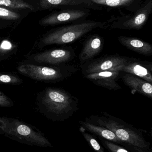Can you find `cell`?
Returning a JSON list of instances; mask_svg holds the SVG:
<instances>
[{"instance_id": "1", "label": "cell", "mask_w": 152, "mask_h": 152, "mask_svg": "<svg viewBox=\"0 0 152 152\" xmlns=\"http://www.w3.org/2000/svg\"><path fill=\"white\" fill-rule=\"evenodd\" d=\"M41 103L42 113L53 121H64L79 109L76 97L57 88H46L42 94Z\"/></svg>"}, {"instance_id": "2", "label": "cell", "mask_w": 152, "mask_h": 152, "mask_svg": "<svg viewBox=\"0 0 152 152\" xmlns=\"http://www.w3.org/2000/svg\"><path fill=\"white\" fill-rule=\"evenodd\" d=\"M101 114V115H91L86 118L85 121L109 129L122 142L129 146L149 149L150 143L145 140L142 130L107 112H102Z\"/></svg>"}, {"instance_id": "3", "label": "cell", "mask_w": 152, "mask_h": 152, "mask_svg": "<svg viewBox=\"0 0 152 152\" xmlns=\"http://www.w3.org/2000/svg\"><path fill=\"white\" fill-rule=\"evenodd\" d=\"M0 134L27 145L41 147L53 146L41 130L13 118L0 117Z\"/></svg>"}, {"instance_id": "4", "label": "cell", "mask_w": 152, "mask_h": 152, "mask_svg": "<svg viewBox=\"0 0 152 152\" xmlns=\"http://www.w3.org/2000/svg\"><path fill=\"white\" fill-rule=\"evenodd\" d=\"M106 22L89 20L53 29L41 40L42 46L65 45L73 42L97 28L104 29Z\"/></svg>"}, {"instance_id": "5", "label": "cell", "mask_w": 152, "mask_h": 152, "mask_svg": "<svg viewBox=\"0 0 152 152\" xmlns=\"http://www.w3.org/2000/svg\"><path fill=\"white\" fill-rule=\"evenodd\" d=\"M20 74L36 80L59 81L71 77L77 72L73 65H64L46 67L33 64H24L18 67Z\"/></svg>"}, {"instance_id": "6", "label": "cell", "mask_w": 152, "mask_h": 152, "mask_svg": "<svg viewBox=\"0 0 152 152\" xmlns=\"http://www.w3.org/2000/svg\"><path fill=\"white\" fill-rule=\"evenodd\" d=\"M152 12V0H145L132 13L121 14L116 17L112 16L105 21V28L140 30L146 24Z\"/></svg>"}, {"instance_id": "7", "label": "cell", "mask_w": 152, "mask_h": 152, "mask_svg": "<svg viewBox=\"0 0 152 152\" xmlns=\"http://www.w3.org/2000/svg\"><path fill=\"white\" fill-rule=\"evenodd\" d=\"M131 58L119 55H108L81 64L83 75L106 71H120V68Z\"/></svg>"}, {"instance_id": "8", "label": "cell", "mask_w": 152, "mask_h": 152, "mask_svg": "<svg viewBox=\"0 0 152 152\" xmlns=\"http://www.w3.org/2000/svg\"><path fill=\"white\" fill-rule=\"evenodd\" d=\"M90 15L87 9H61L53 12L42 18L39 24L43 26H55L84 20Z\"/></svg>"}, {"instance_id": "9", "label": "cell", "mask_w": 152, "mask_h": 152, "mask_svg": "<svg viewBox=\"0 0 152 152\" xmlns=\"http://www.w3.org/2000/svg\"><path fill=\"white\" fill-rule=\"evenodd\" d=\"M76 56L75 50L72 47L54 49L46 51L34 55L33 59L39 63L52 65H62L74 59Z\"/></svg>"}, {"instance_id": "10", "label": "cell", "mask_w": 152, "mask_h": 152, "mask_svg": "<svg viewBox=\"0 0 152 152\" xmlns=\"http://www.w3.org/2000/svg\"><path fill=\"white\" fill-rule=\"evenodd\" d=\"M43 10L60 9H87L100 10L103 7L94 4L89 0H38Z\"/></svg>"}, {"instance_id": "11", "label": "cell", "mask_w": 152, "mask_h": 152, "mask_svg": "<svg viewBox=\"0 0 152 152\" xmlns=\"http://www.w3.org/2000/svg\"><path fill=\"white\" fill-rule=\"evenodd\" d=\"M120 72L131 74L152 83L151 62L131 58L120 69Z\"/></svg>"}, {"instance_id": "12", "label": "cell", "mask_w": 152, "mask_h": 152, "mask_svg": "<svg viewBox=\"0 0 152 152\" xmlns=\"http://www.w3.org/2000/svg\"><path fill=\"white\" fill-rule=\"evenodd\" d=\"M121 72L118 71H103L83 76L97 86L116 91L121 88L117 82Z\"/></svg>"}, {"instance_id": "13", "label": "cell", "mask_w": 152, "mask_h": 152, "mask_svg": "<svg viewBox=\"0 0 152 152\" xmlns=\"http://www.w3.org/2000/svg\"><path fill=\"white\" fill-rule=\"evenodd\" d=\"M103 38L98 34L89 36L83 44V48L79 56L81 64L93 59L102 50L104 47Z\"/></svg>"}, {"instance_id": "14", "label": "cell", "mask_w": 152, "mask_h": 152, "mask_svg": "<svg viewBox=\"0 0 152 152\" xmlns=\"http://www.w3.org/2000/svg\"><path fill=\"white\" fill-rule=\"evenodd\" d=\"M121 78L124 84L131 89L132 94L138 93L152 99V85L150 82L128 73L123 75Z\"/></svg>"}, {"instance_id": "15", "label": "cell", "mask_w": 152, "mask_h": 152, "mask_svg": "<svg viewBox=\"0 0 152 152\" xmlns=\"http://www.w3.org/2000/svg\"><path fill=\"white\" fill-rule=\"evenodd\" d=\"M118 40L120 44L130 50L146 56L152 55L151 44L135 37L120 36Z\"/></svg>"}, {"instance_id": "16", "label": "cell", "mask_w": 152, "mask_h": 152, "mask_svg": "<svg viewBox=\"0 0 152 152\" xmlns=\"http://www.w3.org/2000/svg\"><path fill=\"white\" fill-rule=\"evenodd\" d=\"M81 127L85 131H88L92 134L99 137V138L115 143L122 144V141L120 140L114 133L104 127L98 126L86 121H79Z\"/></svg>"}, {"instance_id": "17", "label": "cell", "mask_w": 152, "mask_h": 152, "mask_svg": "<svg viewBox=\"0 0 152 152\" xmlns=\"http://www.w3.org/2000/svg\"><path fill=\"white\" fill-rule=\"evenodd\" d=\"M94 4L108 8L124 9L135 11L141 5V0H89Z\"/></svg>"}, {"instance_id": "18", "label": "cell", "mask_w": 152, "mask_h": 152, "mask_svg": "<svg viewBox=\"0 0 152 152\" xmlns=\"http://www.w3.org/2000/svg\"><path fill=\"white\" fill-rule=\"evenodd\" d=\"M0 6L9 9H29L31 11L35 9L29 0H0Z\"/></svg>"}, {"instance_id": "19", "label": "cell", "mask_w": 152, "mask_h": 152, "mask_svg": "<svg viewBox=\"0 0 152 152\" xmlns=\"http://www.w3.org/2000/svg\"><path fill=\"white\" fill-rule=\"evenodd\" d=\"M80 128V131L82 135L87 143L94 150L95 152H105L103 148L101 146L96 137L92 134L86 133L82 128Z\"/></svg>"}, {"instance_id": "20", "label": "cell", "mask_w": 152, "mask_h": 152, "mask_svg": "<svg viewBox=\"0 0 152 152\" xmlns=\"http://www.w3.org/2000/svg\"><path fill=\"white\" fill-rule=\"evenodd\" d=\"M20 15L11 9L0 6V19L16 20L18 19Z\"/></svg>"}, {"instance_id": "21", "label": "cell", "mask_w": 152, "mask_h": 152, "mask_svg": "<svg viewBox=\"0 0 152 152\" xmlns=\"http://www.w3.org/2000/svg\"><path fill=\"white\" fill-rule=\"evenodd\" d=\"M99 138L103 145L109 152H130L126 149L116 144L115 143L109 142L102 138Z\"/></svg>"}, {"instance_id": "22", "label": "cell", "mask_w": 152, "mask_h": 152, "mask_svg": "<svg viewBox=\"0 0 152 152\" xmlns=\"http://www.w3.org/2000/svg\"><path fill=\"white\" fill-rule=\"evenodd\" d=\"M22 82L21 80L17 76L0 74V83L10 85H18Z\"/></svg>"}, {"instance_id": "23", "label": "cell", "mask_w": 152, "mask_h": 152, "mask_svg": "<svg viewBox=\"0 0 152 152\" xmlns=\"http://www.w3.org/2000/svg\"><path fill=\"white\" fill-rule=\"evenodd\" d=\"M13 104L12 101L2 92L0 91V107H11Z\"/></svg>"}, {"instance_id": "24", "label": "cell", "mask_w": 152, "mask_h": 152, "mask_svg": "<svg viewBox=\"0 0 152 152\" xmlns=\"http://www.w3.org/2000/svg\"><path fill=\"white\" fill-rule=\"evenodd\" d=\"M132 147H133V149L136 152H149V150H145V149L134 147V146H132Z\"/></svg>"}]
</instances>
